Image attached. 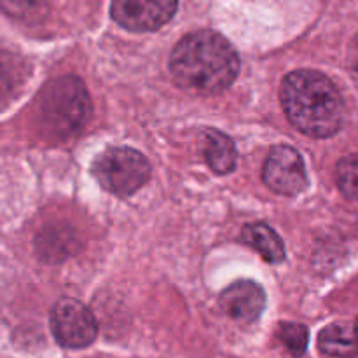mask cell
Segmentation results:
<instances>
[{"mask_svg":"<svg viewBox=\"0 0 358 358\" xmlns=\"http://www.w3.org/2000/svg\"><path fill=\"white\" fill-rule=\"evenodd\" d=\"M3 9L10 14V16L23 17L24 14L30 13L35 9V0H3Z\"/></svg>","mask_w":358,"mask_h":358,"instance_id":"16","label":"cell"},{"mask_svg":"<svg viewBox=\"0 0 358 358\" xmlns=\"http://www.w3.org/2000/svg\"><path fill=\"white\" fill-rule=\"evenodd\" d=\"M262 178L273 192L296 196L308 185L303 156L290 145H276L268 154Z\"/></svg>","mask_w":358,"mask_h":358,"instance_id":"6","label":"cell"},{"mask_svg":"<svg viewBox=\"0 0 358 358\" xmlns=\"http://www.w3.org/2000/svg\"><path fill=\"white\" fill-rule=\"evenodd\" d=\"M93 175L105 191L115 196H131L150 177L147 157L131 147H110L93 163Z\"/></svg>","mask_w":358,"mask_h":358,"instance_id":"4","label":"cell"},{"mask_svg":"<svg viewBox=\"0 0 358 358\" xmlns=\"http://www.w3.org/2000/svg\"><path fill=\"white\" fill-rule=\"evenodd\" d=\"M79 238L76 231L65 224H52L44 227L35 238V250L38 259L49 264H58L76 254Z\"/></svg>","mask_w":358,"mask_h":358,"instance_id":"9","label":"cell"},{"mask_svg":"<svg viewBox=\"0 0 358 358\" xmlns=\"http://www.w3.org/2000/svg\"><path fill=\"white\" fill-rule=\"evenodd\" d=\"M51 331L59 346L80 350L96 339L98 324L86 304L63 297L51 310Z\"/></svg>","mask_w":358,"mask_h":358,"instance_id":"5","label":"cell"},{"mask_svg":"<svg viewBox=\"0 0 358 358\" xmlns=\"http://www.w3.org/2000/svg\"><path fill=\"white\" fill-rule=\"evenodd\" d=\"M220 306L238 322H255L266 308V294L255 282L241 280L227 287L220 296Z\"/></svg>","mask_w":358,"mask_h":358,"instance_id":"8","label":"cell"},{"mask_svg":"<svg viewBox=\"0 0 358 358\" xmlns=\"http://www.w3.org/2000/svg\"><path fill=\"white\" fill-rule=\"evenodd\" d=\"M348 72L358 86V35H355L348 48Z\"/></svg>","mask_w":358,"mask_h":358,"instance_id":"17","label":"cell"},{"mask_svg":"<svg viewBox=\"0 0 358 358\" xmlns=\"http://www.w3.org/2000/svg\"><path fill=\"white\" fill-rule=\"evenodd\" d=\"M175 83L196 94L226 91L240 72V56L227 38L212 30L185 35L170 56Z\"/></svg>","mask_w":358,"mask_h":358,"instance_id":"1","label":"cell"},{"mask_svg":"<svg viewBox=\"0 0 358 358\" xmlns=\"http://www.w3.org/2000/svg\"><path fill=\"white\" fill-rule=\"evenodd\" d=\"M338 187L348 199L358 201V154H350L339 159L336 166Z\"/></svg>","mask_w":358,"mask_h":358,"instance_id":"14","label":"cell"},{"mask_svg":"<svg viewBox=\"0 0 358 358\" xmlns=\"http://www.w3.org/2000/svg\"><path fill=\"white\" fill-rule=\"evenodd\" d=\"M280 100L290 124L313 138L336 135L345 121L341 93L317 70L290 72L280 86Z\"/></svg>","mask_w":358,"mask_h":358,"instance_id":"2","label":"cell"},{"mask_svg":"<svg viewBox=\"0 0 358 358\" xmlns=\"http://www.w3.org/2000/svg\"><path fill=\"white\" fill-rule=\"evenodd\" d=\"M280 341L283 343L290 355H304L308 346V329L301 324H282L276 332Z\"/></svg>","mask_w":358,"mask_h":358,"instance_id":"15","label":"cell"},{"mask_svg":"<svg viewBox=\"0 0 358 358\" xmlns=\"http://www.w3.org/2000/svg\"><path fill=\"white\" fill-rule=\"evenodd\" d=\"M318 346L331 357H353L358 353V336L355 325L332 324L320 332Z\"/></svg>","mask_w":358,"mask_h":358,"instance_id":"13","label":"cell"},{"mask_svg":"<svg viewBox=\"0 0 358 358\" xmlns=\"http://www.w3.org/2000/svg\"><path fill=\"white\" fill-rule=\"evenodd\" d=\"M203 152L208 166L215 173L227 175L236 168V147L234 142L219 129H206L203 136Z\"/></svg>","mask_w":358,"mask_h":358,"instance_id":"10","label":"cell"},{"mask_svg":"<svg viewBox=\"0 0 358 358\" xmlns=\"http://www.w3.org/2000/svg\"><path fill=\"white\" fill-rule=\"evenodd\" d=\"M355 331H357V336H358V318H357V322H355Z\"/></svg>","mask_w":358,"mask_h":358,"instance_id":"18","label":"cell"},{"mask_svg":"<svg viewBox=\"0 0 358 358\" xmlns=\"http://www.w3.org/2000/svg\"><path fill=\"white\" fill-rule=\"evenodd\" d=\"M28 77V65L23 56L0 45V107L20 93Z\"/></svg>","mask_w":358,"mask_h":358,"instance_id":"11","label":"cell"},{"mask_svg":"<svg viewBox=\"0 0 358 358\" xmlns=\"http://www.w3.org/2000/svg\"><path fill=\"white\" fill-rule=\"evenodd\" d=\"M241 241L248 247L255 248L261 257L271 264H280L285 259V247H283L282 238L264 222L245 226L241 231Z\"/></svg>","mask_w":358,"mask_h":358,"instance_id":"12","label":"cell"},{"mask_svg":"<svg viewBox=\"0 0 358 358\" xmlns=\"http://www.w3.org/2000/svg\"><path fill=\"white\" fill-rule=\"evenodd\" d=\"M91 98L83 80L62 76L51 80L38 98V119L51 138H72L91 115Z\"/></svg>","mask_w":358,"mask_h":358,"instance_id":"3","label":"cell"},{"mask_svg":"<svg viewBox=\"0 0 358 358\" xmlns=\"http://www.w3.org/2000/svg\"><path fill=\"white\" fill-rule=\"evenodd\" d=\"M178 0H112V20L129 31H154L175 16Z\"/></svg>","mask_w":358,"mask_h":358,"instance_id":"7","label":"cell"}]
</instances>
